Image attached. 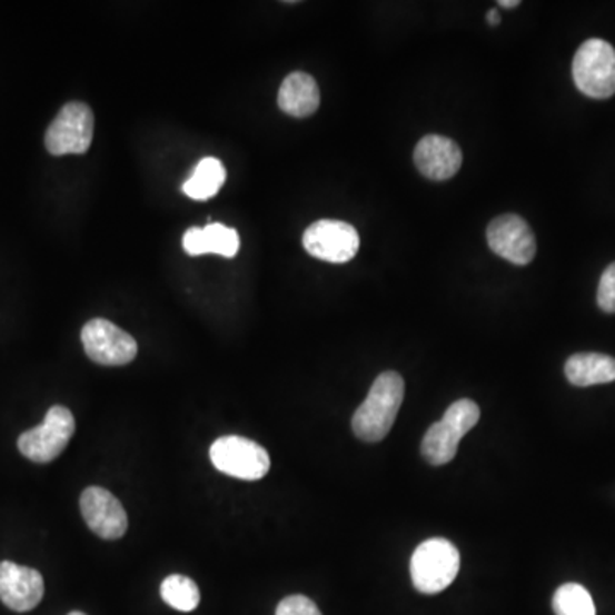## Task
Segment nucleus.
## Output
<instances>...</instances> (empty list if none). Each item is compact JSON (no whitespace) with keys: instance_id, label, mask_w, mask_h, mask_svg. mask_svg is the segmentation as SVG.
Segmentation results:
<instances>
[{"instance_id":"obj_1","label":"nucleus","mask_w":615,"mask_h":615,"mask_svg":"<svg viewBox=\"0 0 615 615\" xmlns=\"http://www.w3.org/2000/svg\"><path fill=\"white\" fill-rule=\"evenodd\" d=\"M406 384L398 373H381L373 384L368 397L353 416V432L366 443H378L387 438L397 419Z\"/></svg>"},{"instance_id":"obj_2","label":"nucleus","mask_w":615,"mask_h":615,"mask_svg":"<svg viewBox=\"0 0 615 615\" xmlns=\"http://www.w3.org/2000/svg\"><path fill=\"white\" fill-rule=\"evenodd\" d=\"M480 419V409L476 401L462 398L446 409L439 423L433 424L424 435L423 457L432 465H445L454 460L462 438Z\"/></svg>"},{"instance_id":"obj_3","label":"nucleus","mask_w":615,"mask_h":615,"mask_svg":"<svg viewBox=\"0 0 615 615\" xmlns=\"http://www.w3.org/2000/svg\"><path fill=\"white\" fill-rule=\"evenodd\" d=\"M460 569V553L446 538H429L414 550L410 576L417 592L436 595L448 588Z\"/></svg>"},{"instance_id":"obj_4","label":"nucleus","mask_w":615,"mask_h":615,"mask_svg":"<svg viewBox=\"0 0 615 615\" xmlns=\"http://www.w3.org/2000/svg\"><path fill=\"white\" fill-rule=\"evenodd\" d=\"M576 88L594 100L615 95V49L602 38H589L573 59Z\"/></svg>"},{"instance_id":"obj_5","label":"nucleus","mask_w":615,"mask_h":615,"mask_svg":"<svg viewBox=\"0 0 615 615\" xmlns=\"http://www.w3.org/2000/svg\"><path fill=\"white\" fill-rule=\"evenodd\" d=\"M75 432L76 420L72 413L67 407L53 406L41 426L19 436L18 448L34 464H50L62 454Z\"/></svg>"},{"instance_id":"obj_6","label":"nucleus","mask_w":615,"mask_h":615,"mask_svg":"<svg viewBox=\"0 0 615 615\" xmlns=\"http://www.w3.org/2000/svg\"><path fill=\"white\" fill-rule=\"evenodd\" d=\"M95 117L81 101H70L60 108L44 133V148L52 156L85 155L91 146Z\"/></svg>"},{"instance_id":"obj_7","label":"nucleus","mask_w":615,"mask_h":615,"mask_svg":"<svg viewBox=\"0 0 615 615\" xmlns=\"http://www.w3.org/2000/svg\"><path fill=\"white\" fill-rule=\"evenodd\" d=\"M210 460L226 476L258 480L267 476L270 457L267 449L244 436H222L210 446Z\"/></svg>"},{"instance_id":"obj_8","label":"nucleus","mask_w":615,"mask_h":615,"mask_svg":"<svg viewBox=\"0 0 615 615\" xmlns=\"http://www.w3.org/2000/svg\"><path fill=\"white\" fill-rule=\"evenodd\" d=\"M81 340L88 358L101 366H126L137 356L136 339L105 318L89 320Z\"/></svg>"},{"instance_id":"obj_9","label":"nucleus","mask_w":615,"mask_h":615,"mask_svg":"<svg viewBox=\"0 0 615 615\" xmlns=\"http://www.w3.org/2000/svg\"><path fill=\"white\" fill-rule=\"evenodd\" d=\"M302 247L324 262H350L359 250V232L349 222L321 219L308 226L302 235Z\"/></svg>"},{"instance_id":"obj_10","label":"nucleus","mask_w":615,"mask_h":615,"mask_svg":"<svg viewBox=\"0 0 615 615\" xmlns=\"http://www.w3.org/2000/svg\"><path fill=\"white\" fill-rule=\"evenodd\" d=\"M487 245L493 254L518 267L528 266L537 254L534 231L516 215H503L489 222Z\"/></svg>"},{"instance_id":"obj_11","label":"nucleus","mask_w":615,"mask_h":615,"mask_svg":"<svg viewBox=\"0 0 615 615\" xmlns=\"http://www.w3.org/2000/svg\"><path fill=\"white\" fill-rule=\"evenodd\" d=\"M79 505L82 518L92 534H97L103 540H117L126 535L129 518L122 503L118 502L110 490L98 486L88 487L81 494Z\"/></svg>"},{"instance_id":"obj_12","label":"nucleus","mask_w":615,"mask_h":615,"mask_svg":"<svg viewBox=\"0 0 615 615\" xmlns=\"http://www.w3.org/2000/svg\"><path fill=\"white\" fill-rule=\"evenodd\" d=\"M44 595L43 576L12 561L0 563V601L14 612H30Z\"/></svg>"},{"instance_id":"obj_13","label":"nucleus","mask_w":615,"mask_h":615,"mask_svg":"<svg viewBox=\"0 0 615 615\" xmlns=\"http://www.w3.org/2000/svg\"><path fill=\"white\" fill-rule=\"evenodd\" d=\"M462 149L445 136L423 137L414 149V165L423 177L445 181L454 178L462 168Z\"/></svg>"},{"instance_id":"obj_14","label":"nucleus","mask_w":615,"mask_h":615,"mask_svg":"<svg viewBox=\"0 0 615 615\" xmlns=\"http://www.w3.org/2000/svg\"><path fill=\"white\" fill-rule=\"evenodd\" d=\"M183 248L188 255L218 254L226 258L236 257L240 250L238 231L221 222H210L206 228H190L183 236Z\"/></svg>"},{"instance_id":"obj_15","label":"nucleus","mask_w":615,"mask_h":615,"mask_svg":"<svg viewBox=\"0 0 615 615\" xmlns=\"http://www.w3.org/2000/svg\"><path fill=\"white\" fill-rule=\"evenodd\" d=\"M277 103L284 113L291 117H310L320 107V89L317 81L306 72H292L280 85Z\"/></svg>"},{"instance_id":"obj_16","label":"nucleus","mask_w":615,"mask_h":615,"mask_svg":"<svg viewBox=\"0 0 615 615\" xmlns=\"http://www.w3.org/2000/svg\"><path fill=\"white\" fill-rule=\"evenodd\" d=\"M564 373L575 387H592L615 381V358L601 353H579L567 359Z\"/></svg>"},{"instance_id":"obj_17","label":"nucleus","mask_w":615,"mask_h":615,"mask_svg":"<svg viewBox=\"0 0 615 615\" xmlns=\"http://www.w3.org/2000/svg\"><path fill=\"white\" fill-rule=\"evenodd\" d=\"M226 181V168L218 158H204L183 183V194L194 200H209L221 190Z\"/></svg>"},{"instance_id":"obj_18","label":"nucleus","mask_w":615,"mask_h":615,"mask_svg":"<svg viewBox=\"0 0 615 615\" xmlns=\"http://www.w3.org/2000/svg\"><path fill=\"white\" fill-rule=\"evenodd\" d=\"M161 597L175 611L192 612L199 607L200 589L194 579L183 575H171L161 583Z\"/></svg>"},{"instance_id":"obj_19","label":"nucleus","mask_w":615,"mask_h":615,"mask_svg":"<svg viewBox=\"0 0 615 615\" xmlns=\"http://www.w3.org/2000/svg\"><path fill=\"white\" fill-rule=\"evenodd\" d=\"M553 608L556 615H597L594 598L578 583L559 586L554 594Z\"/></svg>"},{"instance_id":"obj_20","label":"nucleus","mask_w":615,"mask_h":615,"mask_svg":"<svg viewBox=\"0 0 615 615\" xmlns=\"http://www.w3.org/2000/svg\"><path fill=\"white\" fill-rule=\"evenodd\" d=\"M597 302L605 314H615V262L602 274L598 282Z\"/></svg>"},{"instance_id":"obj_21","label":"nucleus","mask_w":615,"mask_h":615,"mask_svg":"<svg viewBox=\"0 0 615 615\" xmlns=\"http://www.w3.org/2000/svg\"><path fill=\"white\" fill-rule=\"evenodd\" d=\"M276 615H321L320 608L305 595H291L280 601Z\"/></svg>"},{"instance_id":"obj_22","label":"nucleus","mask_w":615,"mask_h":615,"mask_svg":"<svg viewBox=\"0 0 615 615\" xmlns=\"http://www.w3.org/2000/svg\"><path fill=\"white\" fill-rule=\"evenodd\" d=\"M486 19L489 27H499V22H502V16H499V11L496 8L487 11Z\"/></svg>"},{"instance_id":"obj_23","label":"nucleus","mask_w":615,"mask_h":615,"mask_svg":"<svg viewBox=\"0 0 615 615\" xmlns=\"http://www.w3.org/2000/svg\"><path fill=\"white\" fill-rule=\"evenodd\" d=\"M519 4H522L519 0H499L498 2L499 8L506 9H515L518 8Z\"/></svg>"},{"instance_id":"obj_24","label":"nucleus","mask_w":615,"mask_h":615,"mask_svg":"<svg viewBox=\"0 0 615 615\" xmlns=\"http://www.w3.org/2000/svg\"><path fill=\"white\" fill-rule=\"evenodd\" d=\"M67 615H86V614H82V612H70V614H67Z\"/></svg>"}]
</instances>
